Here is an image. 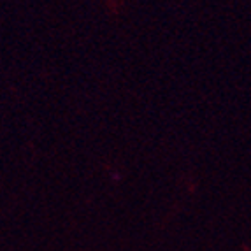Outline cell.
Segmentation results:
<instances>
[]
</instances>
